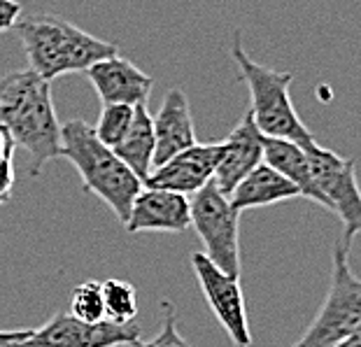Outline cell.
Masks as SVG:
<instances>
[{
  "label": "cell",
  "instance_id": "cell-1",
  "mask_svg": "<svg viewBox=\"0 0 361 347\" xmlns=\"http://www.w3.org/2000/svg\"><path fill=\"white\" fill-rule=\"evenodd\" d=\"M0 128L10 133L14 147L30 157V175L61 159V121L51 84L30 68L0 77Z\"/></svg>",
  "mask_w": 361,
  "mask_h": 347
},
{
  "label": "cell",
  "instance_id": "cell-2",
  "mask_svg": "<svg viewBox=\"0 0 361 347\" xmlns=\"http://www.w3.org/2000/svg\"><path fill=\"white\" fill-rule=\"evenodd\" d=\"M14 30L26 51L28 68L49 84L61 75L87 73L91 66L119 54L114 42L101 40L54 14L19 19Z\"/></svg>",
  "mask_w": 361,
  "mask_h": 347
},
{
  "label": "cell",
  "instance_id": "cell-3",
  "mask_svg": "<svg viewBox=\"0 0 361 347\" xmlns=\"http://www.w3.org/2000/svg\"><path fill=\"white\" fill-rule=\"evenodd\" d=\"M61 159L75 166L87 194L101 198L121 224L128 221L133 200L145 189V182L117 157V152L98 140L94 126L82 119L61 124Z\"/></svg>",
  "mask_w": 361,
  "mask_h": 347
},
{
  "label": "cell",
  "instance_id": "cell-4",
  "mask_svg": "<svg viewBox=\"0 0 361 347\" xmlns=\"http://www.w3.org/2000/svg\"><path fill=\"white\" fill-rule=\"evenodd\" d=\"M231 59L235 61L240 80L250 91V114L255 119L257 128L266 138H278V140H291L298 145L314 142V135L298 117L294 100H291V73H278L268 66H261L250 59V54L243 47L240 30L233 33L231 42Z\"/></svg>",
  "mask_w": 361,
  "mask_h": 347
},
{
  "label": "cell",
  "instance_id": "cell-5",
  "mask_svg": "<svg viewBox=\"0 0 361 347\" xmlns=\"http://www.w3.org/2000/svg\"><path fill=\"white\" fill-rule=\"evenodd\" d=\"M348 252L341 241L336 243L324 303L294 347H338L361 327V277L352 273Z\"/></svg>",
  "mask_w": 361,
  "mask_h": 347
},
{
  "label": "cell",
  "instance_id": "cell-6",
  "mask_svg": "<svg viewBox=\"0 0 361 347\" xmlns=\"http://www.w3.org/2000/svg\"><path fill=\"white\" fill-rule=\"evenodd\" d=\"M189 200L191 226L201 238L203 254L224 273L240 277V212L214 180Z\"/></svg>",
  "mask_w": 361,
  "mask_h": 347
},
{
  "label": "cell",
  "instance_id": "cell-7",
  "mask_svg": "<svg viewBox=\"0 0 361 347\" xmlns=\"http://www.w3.org/2000/svg\"><path fill=\"white\" fill-rule=\"evenodd\" d=\"M314 182L324 194L329 210L343 221V248L350 250L355 238L361 233V187L357 180V161L345 159L334 150L322 147L314 140L305 145Z\"/></svg>",
  "mask_w": 361,
  "mask_h": 347
},
{
  "label": "cell",
  "instance_id": "cell-8",
  "mask_svg": "<svg viewBox=\"0 0 361 347\" xmlns=\"http://www.w3.org/2000/svg\"><path fill=\"white\" fill-rule=\"evenodd\" d=\"M140 343V327L133 324L98 322L87 324L75 319L71 312H56L40 329H30L24 341L5 347H119Z\"/></svg>",
  "mask_w": 361,
  "mask_h": 347
},
{
  "label": "cell",
  "instance_id": "cell-9",
  "mask_svg": "<svg viewBox=\"0 0 361 347\" xmlns=\"http://www.w3.org/2000/svg\"><path fill=\"white\" fill-rule=\"evenodd\" d=\"M189 259L207 308L224 327L231 343L235 347H252V334L247 324V308H245L240 277L224 273L203 252H194Z\"/></svg>",
  "mask_w": 361,
  "mask_h": 347
},
{
  "label": "cell",
  "instance_id": "cell-10",
  "mask_svg": "<svg viewBox=\"0 0 361 347\" xmlns=\"http://www.w3.org/2000/svg\"><path fill=\"white\" fill-rule=\"evenodd\" d=\"M221 159V142H196L194 147L175 154L166 164L157 166L145 180V187L166 189L175 194L194 196L214 180Z\"/></svg>",
  "mask_w": 361,
  "mask_h": 347
},
{
  "label": "cell",
  "instance_id": "cell-11",
  "mask_svg": "<svg viewBox=\"0 0 361 347\" xmlns=\"http://www.w3.org/2000/svg\"><path fill=\"white\" fill-rule=\"evenodd\" d=\"M264 142L266 135L257 128L250 110L221 140V159L214 171V184L231 196V191L247 177L257 166L264 164Z\"/></svg>",
  "mask_w": 361,
  "mask_h": 347
},
{
  "label": "cell",
  "instance_id": "cell-12",
  "mask_svg": "<svg viewBox=\"0 0 361 347\" xmlns=\"http://www.w3.org/2000/svg\"><path fill=\"white\" fill-rule=\"evenodd\" d=\"M124 226L128 233H182L191 226V200L175 191L145 187Z\"/></svg>",
  "mask_w": 361,
  "mask_h": 347
},
{
  "label": "cell",
  "instance_id": "cell-13",
  "mask_svg": "<svg viewBox=\"0 0 361 347\" xmlns=\"http://www.w3.org/2000/svg\"><path fill=\"white\" fill-rule=\"evenodd\" d=\"M84 75L103 105H147L154 87V80L147 73L119 54L91 66Z\"/></svg>",
  "mask_w": 361,
  "mask_h": 347
},
{
  "label": "cell",
  "instance_id": "cell-14",
  "mask_svg": "<svg viewBox=\"0 0 361 347\" xmlns=\"http://www.w3.org/2000/svg\"><path fill=\"white\" fill-rule=\"evenodd\" d=\"M152 119H154V135H157L154 168L166 164L175 154L196 145V126H194V117H191V105L182 89L168 91Z\"/></svg>",
  "mask_w": 361,
  "mask_h": 347
},
{
  "label": "cell",
  "instance_id": "cell-15",
  "mask_svg": "<svg viewBox=\"0 0 361 347\" xmlns=\"http://www.w3.org/2000/svg\"><path fill=\"white\" fill-rule=\"evenodd\" d=\"M264 164L275 168L280 175H284L294 187L301 191V198H308L329 210V203L324 194L319 191L314 182L312 166L303 145L291 140H278V138H266L264 142Z\"/></svg>",
  "mask_w": 361,
  "mask_h": 347
},
{
  "label": "cell",
  "instance_id": "cell-16",
  "mask_svg": "<svg viewBox=\"0 0 361 347\" xmlns=\"http://www.w3.org/2000/svg\"><path fill=\"white\" fill-rule=\"evenodd\" d=\"M294 198H301V191L268 164L257 166L255 171L231 191V196H228L233 210L238 212L278 205V203H284V200H294Z\"/></svg>",
  "mask_w": 361,
  "mask_h": 347
},
{
  "label": "cell",
  "instance_id": "cell-17",
  "mask_svg": "<svg viewBox=\"0 0 361 347\" xmlns=\"http://www.w3.org/2000/svg\"><path fill=\"white\" fill-rule=\"evenodd\" d=\"M117 157L145 182L154 171L157 157V135H154V119L147 110V105L135 107V117L130 124L124 142L119 145Z\"/></svg>",
  "mask_w": 361,
  "mask_h": 347
},
{
  "label": "cell",
  "instance_id": "cell-18",
  "mask_svg": "<svg viewBox=\"0 0 361 347\" xmlns=\"http://www.w3.org/2000/svg\"><path fill=\"white\" fill-rule=\"evenodd\" d=\"M105 319L114 324H133L137 315V291L130 282L110 277L103 282Z\"/></svg>",
  "mask_w": 361,
  "mask_h": 347
},
{
  "label": "cell",
  "instance_id": "cell-19",
  "mask_svg": "<svg viewBox=\"0 0 361 347\" xmlns=\"http://www.w3.org/2000/svg\"><path fill=\"white\" fill-rule=\"evenodd\" d=\"M133 117H135V107L130 105H103L94 126V133L105 147L117 150L124 142L128 128L133 124Z\"/></svg>",
  "mask_w": 361,
  "mask_h": 347
},
{
  "label": "cell",
  "instance_id": "cell-20",
  "mask_svg": "<svg viewBox=\"0 0 361 347\" xmlns=\"http://www.w3.org/2000/svg\"><path fill=\"white\" fill-rule=\"evenodd\" d=\"M75 319L87 322V324H98L105 322V298H103V282L89 280L82 282L73 289L71 296V310Z\"/></svg>",
  "mask_w": 361,
  "mask_h": 347
},
{
  "label": "cell",
  "instance_id": "cell-21",
  "mask_svg": "<svg viewBox=\"0 0 361 347\" xmlns=\"http://www.w3.org/2000/svg\"><path fill=\"white\" fill-rule=\"evenodd\" d=\"M166 315H164V324H161V331L157 334V338H152L149 343H137L135 347H191L187 343V338L180 334L178 329V317H175V310L171 305H164Z\"/></svg>",
  "mask_w": 361,
  "mask_h": 347
},
{
  "label": "cell",
  "instance_id": "cell-22",
  "mask_svg": "<svg viewBox=\"0 0 361 347\" xmlns=\"http://www.w3.org/2000/svg\"><path fill=\"white\" fill-rule=\"evenodd\" d=\"M14 164H12V157H5L0 159V205L10 203L12 198V189H14Z\"/></svg>",
  "mask_w": 361,
  "mask_h": 347
},
{
  "label": "cell",
  "instance_id": "cell-23",
  "mask_svg": "<svg viewBox=\"0 0 361 347\" xmlns=\"http://www.w3.org/2000/svg\"><path fill=\"white\" fill-rule=\"evenodd\" d=\"M21 17V3L17 0H0V33L17 26Z\"/></svg>",
  "mask_w": 361,
  "mask_h": 347
},
{
  "label": "cell",
  "instance_id": "cell-24",
  "mask_svg": "<svg viewBox=\"0 0 361 347\" xmlns=\"http://www.w3.org/2000/svg\"><path fill=\"white\" fill-rule=\"evenodd\" d=\"M30 334V329H17V331H0V347L10 345V343H17V341H24V338Z\"/></svg>",
  "mask_w": 361,
  "mask_h": 347
},
{
  "label": "cell",
  "instance_id": "cell-25",
  "mask_svg": "<svg viewBox=\"0 0 361 347\" xmlns=\"http://www.w3.org/2000/svg\"><path fill=\"white\" fill-rule=\"evenodd\" d=\"M12 154H14V142H12V138H10V133H7L5 128H0V159L12 157Z\"/></svg>",
  "mask_w": 361,
  "mask_h": 347
},
{
  "label": "cell",
  "instance_id": "cell-26",
  "mask_svg": "<svg viewBox=\"0 0 361 347\" xmlns=\"http://www.w3.org/2000/svg\"><path fill=\"white\" fill-rule=\"evenodd\" d=\"M338 347H361V327L355 331V334H352L348 341H343Z\"/></svg>",
  "mask_w": 361,
  "mask_h": 347
}]
</instances>
